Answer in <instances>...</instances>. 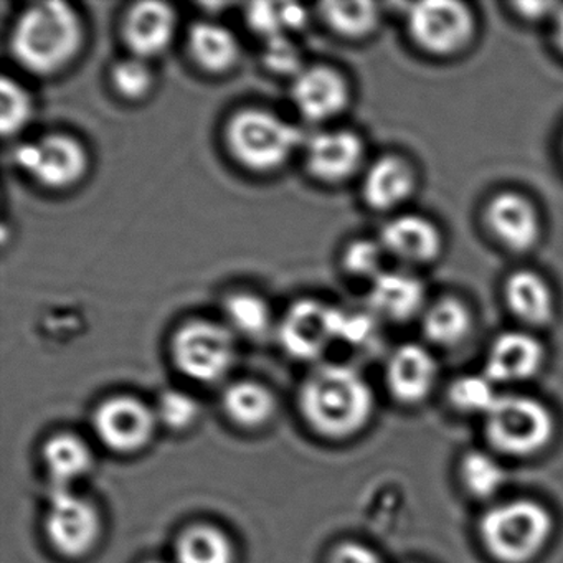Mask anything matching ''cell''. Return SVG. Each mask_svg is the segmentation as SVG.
Segmentation results:
<instances>
[{
  "mask_svg": "<svg viewBox=\"0 0 563 563\" xmlns=\"http://www.w3.org/2000/svg\"><path fill=\"white\" fill-rule=\"evenodd\" d=\"M103 532L100 510L70 487H54L45 516V533L55 552L67 559H84L93 552Z\"/></svg>",
  "mask_w": 563,
  "mask_h": 563,
  "instance_id": "obj_9",
  "label": "cell"
},
{
  "mask_svg": "<svg viewBox=\"0 0 563 563\" xmlns=\"http://www.w3.org/2000/svg\"><path fill=\"white\" fill-rule=\"evenodd\" d=\"M187 51L200 70L216 77L232 71L242 55L235 34L227 25L212 21H199L190 25Z\"/></svg>",
  "mask_w": 563,
  "mask_h": 563,
  "instance_id": "obj_22",
  "label": "cell"
},
{
  "mask_svg": "<svg viewBox=\"0 0 563 563\" xmlns=\"http://www.w3.org/2000/svg\"><path fill=\"white\" fill-rule=\"evenodd\" d=\"M545 347L529 331H506L497 335L487 352L484 374L494 384L529 380L542 371Z\"/></svg>",
  "mask_w": 563,
  "mask_h": 563,
  "instance_id": "obj_18",
  "label": "cell"
},
{
  "mask_svg": "<svg viewBox=\"0 0 563 563\" xmlns=\"http://www.w3.org/2000/svg\"><path fill=\"white\" fill-rule=\"evenodd\" d=\"M553 44L556 51L563 57V4L560 5L559 12L553 18Z\"/></svg>",
  "mask_w": 563,
  "mask_h": 563,
  "instance_id": "obj_39",
  "label": "cell"
},
{
  "mask_svg": "<svg viewBox=\"0 0 563 563\" xmlns=\"http://www.w3.org/2000/svg\"><path fill=\"white\" fill-rule=\"evenodd\" d=\"M329 563H384L380 556L368 549V547L362 545L357 542H344L339 543L334 550H332L331 559Z\"/></svg>",
  "mask_w": 563,
  "mask_h": 563,
  "instance_id": "obj_37",
  "label": "cell"
},
{
  "mask_svg": "<svg viewBox=\"0 0 563 563\" xmlns=\"http://www.w3.org/2000/svg\"><path fill=\"white\" fill-rule=\"evenodd\" d=\"M156 415L157 420L169 430L186 431L199 418L200 405L186 391L167 390L161 395Z\"/></svg>",
  "mask_w": 563,
  "mask_h": 563,
  "instance_id": "obj_35",
  "label": "cell"
},
{
  "mask_svg": "<svg viewBox=\"0 0 563 563\" xmlns=\"http://www.w3.org/2000/svg\"><path fill=\"white\" fill-rule=\"evenodd\" d=\"M418 170L408 157L382 154L362 173V202L375 213L400 210L417 194Z\"/></svg>",
  "mask_w": 563,
  "mask_h": 563,
  "instance_id": "obj_17",
  "label": "cell"
},
{
  "mask_svg": "<svg viewBox=\"0 0 563 563\" xmlns=\"http://www.w3.org/2000/svg\"><path fill=\"white\" fill-rule=\"evenodd\" d=\"M85 44V25L74 5L42 0L25 8L12 25L9 48L22 70L55 77L70 67Z\"/></svg>",
  "mask_w": 563,
  "mask_h": 563,
  "instance_id": "obj_1",
  "label": "cell"
},
{
  "mask_svg": "<svg viewBox=\"0 0 563 563\" xmlns=\"http://www.w3.org/2000/svg\"><path fill=\"white\" fill-rule=\"evenodd\" d=\"M14 163L38 186L65 190L85 179L90 169V154L74 134L57 131L19 144Z\"/></svg>",
  "mask_w": 563,
  "mask_h": 563,
  "instance_id": "obj_8",
  "label": "cell"
},
{
  "mask_svg": "<svg viewBox=\"0 0 563 563\" xmlns=\"http://www.w3.org/2000/svg\"><path fill=\"white\" fill-rule=\"evenodd\" d=\"M555 421L545 405L526 395H499L486 415L489 443L507 456H532L552 441Z\"/></svg>",
  "mask_w": 563,
  "mask_h": 563,
  "instance_id": "obj_7",
  "label": "cell"
},
{
  "mask_svg": "<svg viewBox=\"0 0 563 563\" xmlns=\"http://www.w3.org/2000/svg\"><path fill=\"white\" fill-rule=\"evenodd\" d=\"M507 311L527 328L542 329L556 318V296L545 276L529 268L514 269L503 283Z\"/></svg>",
  "mask_w": 563,
  "mask_h": 563,
  "instance_id": "obj_19",
  "label": "cell"
},
{
  "mask_svg": "<svg viewBox=\"0 0 563 563\" xmlns=\"http://www.w3.org/2000/svg\"><path fill=\"white\" fill-rule=\"evenodd\" d=\"M448 398L456 410L464 413H483L486 417L499 395L494 382L486 374L464 375L451 384Z\"/></svg>",
  "mask_w": 563,
  "mask_h": 563,
  "instance_id": "obj_32",
  "label": "cell"
},
{
  "mask_svg": "<svg viewBox=\"0 0 563 563\" xmlns=\"http://www.w3.org/2000/svg\"><path fill=\"white\" fill-rule=\"evenodd\" d=\"M227 417L246 430L265 427L276 411L275 395L255 380H239L225 388L222 397Z\"/></svg>",
  "mask_w": 563,
  "mask_h": 563,
  "instance_id": "obj_26",
  "label": "cell"
},
{
  "mask_svg": "<svg viewBox=\"0 0 563 563\" xmlns=\"http://www.w3.org/2000/svg\"><path fill=\"white\" fill-rule=\"evenodd\" d=\"M461 481L467 493L487 499L496 496L506 483V471L489 454L470 451L461 461Z\"/></svg>",
  "mask_w": 563,
  "mask_h": 563,
  "instance_id": "obj_30",
  "label": "cell"
},
{
  "mask_svg": "<svg viewBox=\"0 0 563 563\" xmlns=\"http://www.w3.org/2000/svg\"><path fill=\"white\" fill-rule=\"evenodd\" d=\"M223 322L233 334L243 338H263L275 322L272 306L258 292L239 291L229 292L222 301Z\"/></svg>",
  "mask_w": 563,
  "mask_h": 563,
  "instance_id": "obj_27",
  "label": "cell"
},
{
  "mask_svg": "<svg viewBox=\"0 0 563 563\" xmlns=\"http://www.w3.org/2000/svg\"><path fill=\"white\" fill-rule=\"evenodd\" d=\"M335 309L314 298L292 302L278 324V339L289 357L314 361L335 341Z\"/></svg>",
  "mask_w": 563,
  "mask_h": 563,
  "instance_id": "obj_12",
  "label": "cell"
},
{
  "mask_svg": "<svg viewBox=\"0 0 563 563\" xmlns=\"http://www.w3.org/2000/svg\"><path fill=\"white\" fill-rule=\"evenodd\" d=\"M306 140L301 128L263 108H242L223 128L230 156L255 174L283 169L305 147Z\"/></svg>",
  "mask_w": 563,
  "mask_h": 563,
  "instance_id": "obj_3",
  "label": "cell"
},
{
  "mask_svg": "<svg viewBox=\"0 0 563 563\" xmlns=\"http://www.w3.org/2000/svg\"><path fill=\"white\" fill-rule=\"evenodd\" d=\"M146 563H166V562H161V560H150V562H146Z\"/></svg>",
  "mask_w": 563,
  "mask_h": 563,
  "instance_id": "obj_40",
  "label": "cell"
},
{
  "mask_svg": "<svg viewBox=\"0 0 563 563\" xmlns=\"http://www.w3.org/2000/svg\"><path fill=\"white\" fill-rule=\"evenodd\" d=\"M35 103L31 91L15 78H0V131L2 136H18L31 124Z\"/></svg>",
  "mask_w": 563,
  "mask_h": 563,
  "instance_id": "obj_29",
  "label": "cell"
},
{
  "mask_svg": "<svg viewBox=\"0 0 563 563\" xmlns=\"http://www.w3.org/2000/svg\"><path fill=\"white\" fill-rule=\"evenodd\" d=\"M562 153H563V140H562Z\"/></svg>",
  "mask_w": 563,
  "mask_h": 563,
  "instance_id": "obj_41",
  "label": "cell"
},
{
  "mask_svg": "<svg viewBox=\"0 0 563 563\" xmlns=\"http://www.w3.org/2000/svg\"><path fill=\"white\" fill-rule=\"evenodd\" d=\"M351 98L347 78L331 65H306L291 84L296 111L312 124L328 123L341 117L351 104Z\"/></svg>",
  "mask_w": 563,
  "mask_h": 563,
  "instance_id": "obj_14",
  "label": "cell"
},
{
  "mask_svg": "<svg viewBox=\"0 0 563 563\" xmlns=\"http://www.w3.org/2000/svg\"><path fill=\"white\" fill-rule=\"evenodd\" d=\"M408 38L415 48L438 60L461 57L476 41L473 9L457 0H423L405 15Z\"/></svg>",
  "mask_w": 563,
  "mask_h": 563,
  "instance_id": "obj_5",
  "label": "cell"
},
{
  "mask_svg": "<svg viewBox=\"0 0 563 563\" xmlns=\"http://www.w3.org/2000/svg\"><path fill=\"white\" fill-rule=\"evenodd\" d=\"M438 364L424 345L407 342L391 352L387 362L388 390L401 404L413 405L430 395L437 382Z\"/></svg>",
  "mask_w": 563,
  "mask_h": 563,
  "instance_id": "obj_21",
  "label": "cell"
},
{
  "mask_svg": "<svg viewBox=\"0 0 563 563\" xmlns=\"http://www.w3.org/2000/svg\"><path fill=\"white\" fill-rule=\"evenodd\" d=\"M177 24L173 5L163 0H141L124 12L121 38L130 55L151 62L169 51Z\"/></svg>",
  "mask_w": 563,
  "mask_h": 563,
  "instance_id": "obj_15",
  "label": "cell"
},
{
  "mask_svg": "<svg viewBox=\"0 0 563 563\" xmlns=\"http://www.w3.org/2000/svg\"><path fill=\"white\" fill-rule=\"evenodd\" d=\"M302 151L309 176L325 186H339L364 173L365 143L357 131H319L306 140Z\"/></svg>",
  "mask_w": 563,
  "mask_h": 563,
  "instance_id": "obj_13",
  "label": "cell"
},
{
  "mask_svg": "<svg viewBox=\"0 0 563 563\" xmlns=\"http://www.w3.org/2000/svg\"><path fill=\"white\" fill-rule=\"evenodd\" d=\"M110 80L118 97L137 103L150 97L156 78L150 62L128 55L114 62L110 70Z\"/></svg>",
  "mask_w": 563,
  "mask_h": 563,
  "instance_id": "obj_31",
  "label": "cell"
},
{
  "mask_svg": "<svg viewBox=\"0 0 563 563\" xmlns=\"http://www.w3.org/2000/svg\"><path fill=\"white\" fill-rule=\"evenodd\" d=\"M368 306L385 321L408 322L421 318L428 306L427 286L413 273L387 269L371 283Z\"/></svg>",
  "mask_w": 563,
  "mask_h": 563,
  "instance_id": "obj_20",
  "label": "cell"
},
{
  "mask_svg": "<svg viewBox=\"0 0 563 563\" xmlns=\"http://www.w3.org/2000/svg\"><path fill=\"white\" fill-rule=\"evenodd\" d=\"M176 556L179 563H235V549L219 527L196 523L180 533Z\"/></svg>",
  "mask_w": 563,
  "mask_h": 563,
  "instance_id": "obj_28",
  "label": "cell"
},
{
  "mask_svg": "<svg viewBox=\"0 0 563 563\" xmlns=\"http://www.w3.org/2000/svg\"><path fill=\"white\" fill-rule=\"evenodd\" d=\"M262 62L263 67L273 75L292 80L306 68L301 51L291 35H279L263 42Z\"/></svg>",
  "mask_w": 563,
  "mask_h": 563,
  "instance_id": "obj_34",
  "label": "cell"
},
{
  "mask_svg": "<svg viewBox=\"0 0 563 563\" xmlns=\"http://www.w3.org/2000/svg\"><path fill=\"white\" fill-rule=\"evenodd\" d=\"M157 423L156 411L131 395L108 398L93 415L98 440L120 454L144 450L153 441Z\"/></svg>",
  "mask_w": 563,
  "mask_h": 563,
  "instance_id": "obj_11",
  "label": "cell"
},
{
  "mask_svg": "<svg viewBox=\"0 0 563 563\" xmlns=\"http://www.w3.org/2000/svg\"><path fill=\"white\" fill-rule=\"evenodd\" d=\"M325 27L349 42H362L375 35L382 24V9L371 0H331L319 5Z\"/></svg>",
  "mask_w": 563,
  "mask_h": 563,
  "instance_id": "obj_24",
  "label": "cell"
},
{
  "mask_svg": "<svg viewBox=\"0 0 563 563\" xmlns=\"http://www.w3.org/2000/svg\"><path fill=\"white\" fill-rule=\"evenodd\" d=\"M299 410L308 427L328 440L357 434L374 413V394L355 368L321 365L302 384Z\"/></svg>",
  "mask_w": 563,
  "mask_h": 563,
  "instance_id": "obj_2",
  "label": "cell"
},
{
  "mask_svg": "<svg viewBox=\"0 0 563 563\" xmlns=\"http://www.w3.org/2000/svg\"><path fill=\"white\" fill-rule=\"evenodd\" d=\"M420 322L428 342L437 347H456L473 332L474 312L460 296L444 295L428 302Z\"/></svg>",
  "mask_w": 563,
  "mask_h": 563,
  "instance_id": "obj_23",
  "label": "cell"
},
{
  "mask_svg": "<svg viewBox=\"0 0 563 563\" xmlns=\"http://www.w3.org/2000/svg\"><path fill=\"white\" fill-rule=\"evenodd\" d=\"M246 27L263 42L288 35L285 27L283 2H252L245 9Z\"/></svg>",
  "mask_w": 563,
  "mask_h": 563,
  "instance_id": "obj_36",
  "label": "cell"
},
{
  "mask_svg": "<svg viewBox=\"0 0 563 563\" xmlns=\"http://www.w3.org/2000/svg\"><path fill=\"white\" fill-rule=\"evenodd\" d=\"M377 239L388 258L405 266H430L443 255V232L420 213H395Z\"/></svg>",
  "mask_w": 563,
  "mask_h": 563,
  "instance_id": "obj_16",
  "label": "cell"
},
{
  "mask_svg": "<svg viewBox=\"0 0 563 563\" xmlns=\"http://www.w3.org/2000/svg\"><path fill=\"white\" fill-rule=\"evenodd\" d=\"M42 456L54 487H70L75 481L87 476L93 466L90 446L74 433H57L48 438Z\"/></svg>",
  "mask_w": 563,
  "mask_h": 563,
  "instance_id": "obj_25",
  "label": "cell"
},
{
  "mask_svg": "<svg viewBox=\"0 0 563 563\" xmlns=\"http://www.w3.org/2000/svg\"><path fill=\"white\" fill-rule=\"evenodd\" d=\"M170 357L190 380L213 384L222 380L235 364V334L225 322L190 319L174 332Z\"/></svg>",
  "mask_w": 563,
  "mask_h": 563,
  "instance_id": "obj_6",
  "label": "cell"
},
{
  "mask_svg": "<svg viewBox=\"0 0 563 563\" xmlns=\"http://www.w3.org/2000/svg\"><path fill=\"white\" fill-rule=\"evenodd\" d=\"M552 532V514L530 499L499 504L479 522L484 547L500 563L530 562L542 552Z\"/></svg>",
  "mask_w": 563,
  "mask_h": 563,
  "instance_id": "obj_4",
  "label": "cell"
},
{
  "mask_svg": "<svg viewBox=\"0 0 563 563\" xmlns=\"http://www.w3.org/2000/svg\"><path fill=\"white\" fill-rule=\"evenodd\" d=\"M388 258L384 246L377 240L357 239L349 243L342 252L341 265L345 275L355 279H367L368 283L387 272L385 260Z\"/></svg>",
  "mask_w": 563,
  "mask_h": 563,
  "instance_id": "obj_33",
  "label": "cell"
},
{
  "mask_svg": "<svg viewBox=\"0 0 563 563\" xmlns=\"http://www.w3.org/2000/svg\"><path fill=\"white\" fill-rule=\"evenodd\" d=\"M560 5L555 2H514L510 4L514 15L522 19L523 22H540L555 18Z\"/></svg>",
  "mask_w": 563,
  "mask_h": 563,
  "instance_id": "obj_38",
  "label": "cell"
},
{
  "mask_svg": "<svg viewBox=\"0 0 563 563\" xmlns=\"http://www.w3.org/2000/svg\"><path fill=\"white\" fill-rule=\"evenodd\" d=\"M483 223L490 239L509 253H529L542 240L543 222L530 197L506 189L484 203Z\"/></svg>",
  "mask_w": 563,
  "mask_h": 563,
  "instance_id": "obj_10",
  "label": "cell"
}]
</instances>
